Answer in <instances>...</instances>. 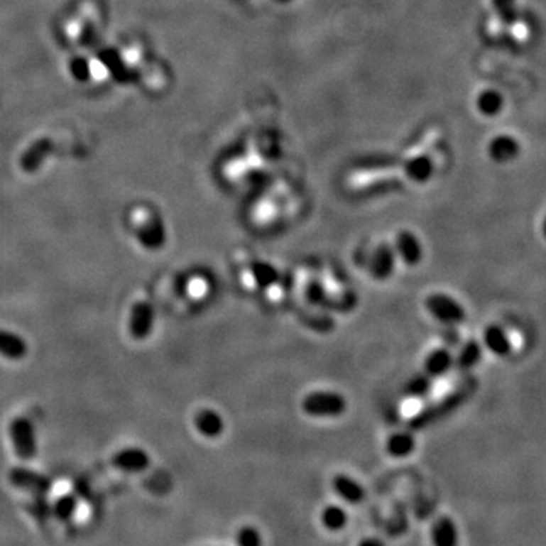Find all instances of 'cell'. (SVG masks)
<instances>
[{
    "mask_svg": "<svg viewBox=\"0 0 546 546\" xmlns=\"http://www.w3.org/2000/svg\"><path fill=\"white\" fill-rule=\"evenodd\" d=\"M425 308L428 313L443 323H460L466 319V311L463 305L452 296L444 293H432L425 299Z\"/></svg>",
    "mask_w": 546,
    "mask_h": 546,
    "instance_id": "obj_4",
    "label": "cell"
},
{
    "mask_svg": "<svg viewBox=\"0 0 546 546\" xmlns=\"http://www.w3.org/2000/svg\"><path fill=\"white\" fill-rule=\"evenodd\" d=\"M542 232H543V237L546 239V216H545L543 224H542Z\"/></svg>",
    "mask_w": 546,
    "mask_h": 546,
    "instance_id": "obj_30",
    "label": "cell"
},
{
    "mask_svg": "<svg viewBox=\"0 0 546 546\" xmlns=\"http://www.w3.org/2000/svg\"><path fill=\"white\" fill-rule=\"evenodd\" d=\"M481 354H483L481 344L475 340H471L462 348L459 356L454 360V364L459 367L460 371L472 369V367L481 360Z\"/></svg>",
    "mask_w": 546,
    "mask_h": 546,
    "instance_id": "obj_22",
    "label": "cell"
},
{
    "mask_svg": "<svg viewBox=\"0 0 546 546\" xmlns=\"http://www.w3.org/2000/svg\"><path fill=\"white\" fill-rule=\"evenodd\" d=\"M76 508V499L72 496H62L55 504V513L61 519H69Z\"/></svg>",
    "mask_w": 546,
    "mask_h": 546,
    "instance_id": "obj_27",
    "label": "cell"
},
{
    "mask_svg": "<svg viewBox=\"0 0 546 546\" xmlns=\"http://www.w3.org/2000/svg\"><path fill=\"white\" fill-rule=\"evenodd\" d=\"M348 520H349V516L346 513V510L337 504H329L327 507H323L320 513L322 527L332 533L346 528Z\"/></svg>",
    "mask_w": 546,
    "mask_h": 546,
    "instance_id": "obj_20",
    "label": "cell"
},
{
    "mask_svg": "<svg viewBox=\"0 0 546 546\" xmlns=\"http://www.w3.org/2000/svg\"><path fill=\"white\" fill-rule=\"evenodd\" d=\"M273 2L275 4H280V5H288V4H292L293 0H273Z\"/></svg>",
    "mask_w": 546,
    "mask_h": 546,
    "instance_id": "obj_29",
    "label": "cell"
},
{
    "mask_svg": "<svg viewBox=\"0 0 546 546\" xmlns=\"http://www.w3.org/2000/svg\"><path fill=\"white\" fill-rule=\"evenodd\" d=\"M466 396H467L466 387H460V388L454 390V392L440 398L437 403L430 404L425 408H422L417 415H415L413 417L410 419V422H408L410 430L417 431V430L431 427L434 422H437V420L443 419L444 416H448L452 410L459 407L466 399Z\"/></svg>",
    "mask_w": 546,
    "mask_h": 546,
    "instance_id": "obj_2",
    "label": "cell"
},
{
    "mask_svg": "<svg viewBox=\"0 0 546 546\" xmlns=\"http://www.w3.org/2000/svg\"><path fill=\"white\" fill-rule=\"evenodd\" d=\"M28 354V343L18 334L0 329V355L8 360H21Z\"/></svg>",
    "mask_w": 546,
    "mask_h": 546,
    "instance_id": "obj_17",
    "label": "cell"
},
{
    "mask_svg": "<svg viewBox=\"0 0 546 546\" xmlns=\"http://www.w3.org/2000/svg\"><path fill=\"white\" fill-rule=\"evenodd\" d=\"M504 105H506L504 96L501 94V92L495 90V88H484V90H481L476 94V99H475L476 111L483 117H487V119H493L499 116L503 113Z\"/></svg>",
    "mask_w": 546,
    "mask_h": 546,
    "instance_id": "obj_14",
    "label": "cell"
},
{
    "mask_svg": "<svg viewBox=\"0 0 546 546\" xmlns=\"http://www.w3.org/2000/svg\"><path fill=\"white\" fill-rule=\"evenodd\" d=\"M332 488L342 501L351 506L363 503L366 498L364 487L355 478L344 474H339L332 478Z\"/></svg>",
    "mask_w": 546,
    "mask_h": 546,
    "instance_id": "obj_13",
    "label": "cell"
},
{
    "mask_svg": "<svg viewBox=\"0 0 546 546\" xmlns=\"http://www.w3.org/2000/svg\"><path fill=\"white\" fill-rule=\"evenodd\" d=\"M111 464L124 472H141L149 467L151 457L141 448H126L113 455Z\"/></svg>",
    "mask_w": 546,
    "mask_h": 546,
    "instance_id": "obj_12",
    "label": "cell"
},
{
    "mask_svg": "<svg viewBox=\"0 0 546 546\" xmlns=\"http://www.w3.org/2000/svg\"><path fill=\"white\" fill-rule=\"evenodd\" d=\"M454 366V356L451 351L439 348L431 351L423 360V372L430 378H439L447 373Z\"/></svg>",
    "mask_w": 546,
    "mask_h": 546,
    "instance_id": "obj_16",
    "label": "cell"
},
{
    "mask_svg": "<svg viewBox=\"0 0 546 546\" xmlns=\"http://www.w3.org/2000/svg\"><path fill=\"white\" fill-rule=\"evenodd\" d=\"M396 260L398 257L393 246H390L387 243L380 244V246H378L372 253L371 264H369L371 275L376 281L388 280V278L395 273Z\"/></svg>",
    "mask_w": 546,
    "mask_h": 546,
    "instance_id": "obj_10",
    "label": "cell"
},
{
    "mask_svg": "<svg viewBox=\"0 0 546 546\" xmlns=\"http://www.w3.org/2000/svg\"><path fill=\"white\" fill-rule=\"evenodd\" d=\"M193 422L197 432L205 439H217L225 432L226 428L224 416L213 408L199 410Z\"/></svg>",
    "mask_w": 546,
    "mask_h": 546,
    "instance_id": "obj_11",
    "label": "cell"
},
{
    "mask_svg": "<svg viewBox=\"0 0 546 546\" xmlns=\"http://www.w3.org/2000/svg\"><path fill=\"white\" fill-rule=\"evenodd\" d=\"M155 323V310L153 307L146 302V300H140L131 307L129 313V322L128 329L131 337L136 340H144L148 339L153 331Z\"/></svg>",
    "mask_w": 546,
    "mask_h": 546,
    "instance_id": "obj_6",
    "label": "cell"
},
{
    "mask_svg": "<svg viewBox=\"0 0 546 546\" xmlns=\"http://www.w3.org/2000/svg\"><path fill=\"white\" fill-rule=\"evenodd\" d=\"M431 540L437 546H454L459 542V531L451 518H440L431 528Z\"/></svg>",
    "mask_w": 546,
    "mask_h": 546,
    "instance_id": "obj_19",
    "label": "cell"
},
{
    "mask_svg": "<svg viewBox=\"0 0 546 546\" xmlns=\"http://www.w3.org/2000/svg\"><path fill=\"white\" fill-rule=\"evenodd\" d=\"M393 249L396 257L407 266H417L423 260V246L413 231L403 229L396 234Z\"/></svg>",
    "mask_w": 546,
    "mask_h": 546,
    "instance_id": "obj_8",
    "label": "cell"
},
{
    "mask_svg": "<svg viewBox=\"0 0 546 546\" xmlns=\"http://www.w3.org/2000/svg\"><path fill=\"white\" fill-rule=\"evenodd\" d=\"M416 449V437L411 431H398L386 440V452L393 459H407Z\"/></svg>",
    "mask_w": 546,
    "mask_h": 546,
    "instance_id": "obj_15",
    "label": "cell"
},
{
    "mask_svg": "<svg viewBox=\"0 0 546 546\" xmlns=\"http://www.w3.org/2000/svg\"><path fill=\"white\" fill-rule=\"evenodd\" d=\"M8 480L14 487L33 495H46L52 487L49 476L32 469H26V467H14V469H11L8 472Z\"/></svg>",
    "mask_w": 546,
    "mask_h": 546,
    "instance_id": "obj_5",
    "label": "cell"
},
{
    "mask_svg": "<svg viewBox=\"0 0 546 546\" xmlns=\"http://www.w3.org/2000/svg\"><path fill=\"white\" fill-rule=\"evenodd\" d=\"M430 386H431V378L428 375L416 376L413 380H410V383L405 386V393L410 398H419L428 392Z\"/></svg>",
    "mask_w": 546,
    "mask_h": 546,
    "instance_id": "obj_25",
    "label": "cell"
},
{
    "mask_svg": "<svg viewBox=\"0 0 546 546\" xmlns=\"http://www.w3.org/2000/svg\"><path fill=\"white\" fill-rule=\"evenodd\" d=\"M251 276L258 288L269 290L280 281V271L272 263L258 260L251 264Z\"/></svg>",
    "mask_w": 546,
    "mask_h": 546,
    "instance_id": "obj_18",
    "label": "cell"
},
{
    "mask_svg": "<svg viewBox=\"0 0 546 546\" xmlns=\"http://www.w3.org/2000/svg\"><path fill=\"white\" fill-rule=\"evenodd\" d=\"M236 543L239 546H260L263 543L261 533L252 525H244L236 534Z\"/></svg>",
    "mask_w": 546,
    "mask_h": 546,
    "instance_id": "obj_24",
    "label": "cell"
},
{
    "mask_svg": "<svg viewBox=\"0 0 546 546\" xmlns=\"http://www.w3.org/2000/svg\"><path fill=\"white\" fill-rule=\"evenodd\" d=\"M484 344L490 352L498 356H506L511 351V342L506 331L499 327H488L484 331Z\"/></svg>",
    "mask_w": 546,
    "mask_h": 546,
    "instance_id": "obj_21",
    "label": "cell"
},
{
    "mask_svg": "<svg viewBox=\"0 0 546 546\" xmlns=\"http://www.w3.org/2000/svg\"><path fill=\"white\" fill-rule=\"evenodd\" d=\"M300 408L310 417L336 419L348 410V399L334 390H315L305 395Z\"/></svg>",
    "mask_w": 546,
    "mask_h": 546,
    "instance_id": "obj_1",
    "label": "cell"
},
{
    "mask_svg": "<svg viewBox=\"0 0 546 546\" xmlns=\"http://www.w3.org/2000/svg\"><path fill=\"white\" fill-rule=\"evenodd\" d=\"M498 18L506 26H513L519 20L518 0H490Z\"/></svg>",
    "mask_w": 546,
    "mask_h": 546,
    "instance_id": "obj_23",
    "label": "cell"
},
{
    "mask_svg": "<svg viewBox=\"0 0 546 546\" xmlns=\"http://www.w3.org/2000/svg\"><path fill=\"white\" fill-rule=\"evenodd\" d=\"M520 152L522 148L519 140L513 136H510V133H499V136H495L487 144L488 158L501 165L510 164L518 160Z\"/></svg>",
    "mask_w": 546,
    "mask_h": 546,
    "instance_id": "obj_7",
    "label": "cell"
},
{
    "mask_svg": "<svg viewBox=\"0 0 546 546\" xmlns=\"http://www.w3.org/2000/svg\"><path fill=\"white\" fill-rule=\"evenodd\" d=\"M307 299L313 305H323L327 302V290L320 281H311L305 288Z\"/></svg>",
    "mask_w": 546,
    "mask_h": 546,
    "instance_id": "obj_26",
    "label": "cell"
},
{
    "mask_svg": "<svg viewBox=\"0 0 546 546\" xmlns=\"http://www.w3.org/2000/svg\"><path fill=\"white\" fill-rule=\"evenodd\" d=\"M9 437L14 451L21 460H29L37 454V437L32 422L26 417H16L9 423Z\"/></svg>",
    "mask_w": 546,
    "mask_h": 546,
    "instance_id": "obj_3",
    "label": "cell"
},
{
    "mask_svg": "<svg viewBox=\"0 0 546 546\" xmlns=\"http://www.w3.org/2000/svg\"><path fill=\"white\" fill-rule=\"evenodd\" d=\"M138 240L148 251H160L167 240V234L160 214L149 213L137 231Z\"/></svg>",
    "mask_w": 546,
    "mask_h": 546,
    "instance_id": "obj_9",
    "label": "cell"
},
{
    "mask_svg": "<svg viewBox=\"0 0 546 546\" xmlns=\"http://www.w3.org/2000/svg\"><path fill=\"white\" fill-rule=\"evenodd\" d=\"M361 545H383V542H380V540H376V539H364L363 542H361Z\"/></svg>",
    "mask_w": 546,
    "mask_h": 546,
    "instance_id": "obj_28",
    "label": "cell"
}]
</instances>
